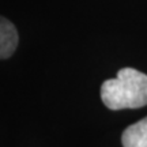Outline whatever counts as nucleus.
I'll return each instance as SVG.
<instances>
[{"label": "nucleus", "mask_w": 147, "mask_h": 147, "mask_svg": "<svg viewBox=\"0 0 147 147\" xmlns=\"http://www.w3.org/2000/svg\"><path fill=\"white\" fill-rule=\"evenodd\" d=\"M101 98L112 110L138 109L147 105V75L135 68H123L115 79L101 86Z\"/></svg>", "instance_id": "f257e3e1"}, {"label": "nucleus", "mask_w": 147, "mask_h": 147, "mask_svg": "<svg viewBox=\"0 0 147 147\" xmlns=\"http://www.w3.org/2000/svg\"><path fill=\"white\" fill-rule=\"evenodd\" d=\"M19 36L14 23L0 16V59H8L12 56L18 47Z\"/></svg>", "instance_id": "f03ea898"}, {"label": "nucleus", "mask_w": 147, "mask_h": 147, "mask_svg": "<svg viewBox=\"0 0 147 147\" xmlns=\"http://www.w3.org/2000/svg\"><path fill=\"white\" fill-rule=\"evenodd\" d=\"M123 147H147V117L127 128L121 135Z\"/></svg>", "instance_id": "7ed1b4c3"}]
</instances>
